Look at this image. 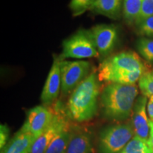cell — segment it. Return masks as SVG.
<instances>
[{"mask_svg": "<svg viewBox=\"0 0 153 153\" xmlns=\"http://www.w3.org/2000/svg\"><path fill=\"white\" fill-rule=\"evenodd\" d=\"M148 68L133 51H122L107 57L99 65V81L122 85H135Z\"/></svg>", "mask_w": 153, "mask_h": 153, "instance_id": "obj_1", "label": "cell"}, {"mask_svg": "<svg viewBox=\"0 0 153 153\" xmlns=\"http://www.w3.org/2000/svg\"><path fill=\"white\" fill-rule=\"evenodd\" d=\"M98 74L91 71L72 91L68 101V114L77 122L87 121L95 116L100 91Z\"/></svg>", "mask_w": 153, "mask_h": 153, "instance_id": "obj_2", "label": "cell"}, {"mask_svg": "<svg viewBox=\"0 0 153 153\" xmlns=\"http://www.w3.org/2000/svg\"><path fill=\"white\" fill-rule=\"evenodd\" d=\"M137 94L135 85L108 83L100 96L104 116L114 120H126L132 114Z\"/></svg>", "mask_w": 153, "mask_h": 153, "instance_id": "obj_3", "label": "cell"}, {"mask_svg": "<svg viewBox=\"0 0 153 153\" xmlns=\"http://www.w3.org/2000/svg\"><path fill=\"white\" fill-rule=\"evenodd\" d=\"M99 53L89 30H79L62 43L61 60L65 58L86 59L97 57Z\"/></svg>", "mask_w": 153, "mask_h": 153, "instance_id": "obj_4", "label": "cell"}, {"mask_svg": "<svg viewBox=\"0 0 153 153\" xmlns=\"http://www.w3.org/2000/svg\"><path fill=\"white\" fill-rule=\"evenodd\" d=\"M133 127L130 124L111 126L101 132L99 138L100 153H118L133 138Z\"/></svg>", "mask_w": 153, "mask_h": 153, "instance_id": "obj_5", "label": "cell"}, {"mask_svg": "<svg viewBox=\"0 0 153 153\" xmlns=\"http://www.w3.org/2000/svg\"><path fill=\"white\" fill-rule=\"evenodd\" d=\"M90 70L91 64L88 61L61 60V91L63 94L67 95L72 92V91L91 73Z\"/></svg>", "mask_w": 153, "mask_h": 153, "instance_id": "obj_6", "label": "cell"}, {"mask_svg": "<svg viewBox=\"0 0 153 153\" xmlns=\"http://www.w3.org/2000/svg\"><path fill=\"white\" fill-rule=\"evenodd\" d=\"M99 55L108 57L114 51L118 39L116 27L112 24H99L89 30Z\"/></svg>", "mask_w": 153, "mask_h": 153, "instance_id": "obj_7", "label": "cell"}, {"mask_svg": "<svg viewBox=\"0 0 153 153\" xmlns=\"http://www.w3.org/2000/svg\"><path fill=\"white\" fill-rule=\"evenodd\" d=\"M55 114L48 107L43 106L34 107L28 112L27 118L22 129L32 133L37 138L51 125Z\"/></svg>", "mask_w": 153, "mask_h": 153, "instance_id": "obj_8", "label": "cell"}, {"mask_svg": "<svg viewBox=\"0 0 153 153\" xmlns=\"http://www.w3.org/2000/svg\"><path fill=\"white\" fill-rule=\"evenodd\" d=\"M60 57L54 56V60L45 81L41 94V101L44 104H51L58 97L62 87Z\"/></svg>", "mask_w": 153, "mask_h": 153, "instance_id": "obj_9", "label": "cell"}, {"mask_svg": "<svg viewBox=\"0 0 153 153\" xmlns=\"http://www.w3.org/2000/svg\"><path fill=\"white\" fill-rule=\"evenodd\" d=\"M68 126V123L65 120V118L59 113L55 114L51 125L36 138L30 153H45V150L55 137Z\"/></svg>", "mask_w": 153, "mask_h": 153, "instance_id": "obj_10", "label": "cell"}, {"mask_svg": "<svg viewBox=\"0 0 153 153\" xmlns=\"http://www.w3.org/2000/svg\"><path fill=\"white\" fill-rule=\"evenodd\" d=\"M148 97L144 95L137 97L134 104L132 116L135 136L148 140L150 136V123L147 116Z\"/></svg>", "mask_w": 153, "mask_h": 153, "instance_id": "obj_11", "label": "cell"}, {"mask_svg": "<svg viewBox=\"0 0 153 153\" xmlns=\"http://www.w3.org/2000/svg\"><path fill=\"white\" fill-rule=\"evenodd\" d=\"M36 140L33 134L21 128L1 149V153H30Z\"/></svg>", "mask_w": 153, "mask_h": 153, "instance_id": "obj_12", "label": "cell"}, {"mask_svg": "<svg viewBox=\"0 0 153 153\" xmlns=\"http://www.w3.org/2000/svg\"><path fill=\"white\" fill-rule=\"evenodd\" d=\"M123 0H95L90 10L112 19H118L123 13Z\"/></svg>", "mask_w": 153, "mask_h": 153, "instance_id": "obj_13", "label": "cell"}, {"mask_svg": "<svg viewBox=\"0 0 153 153\" xmlns=\"http://www.w3.org/2000/svg\"><path fill=\"white\" fill-rule=\"evenodd\" d=\"M91 143L90 136L80 130L71 131L65 153H91Z\"/></svg>", "mask_w": 153, "mask_h": 153, "instance_id": "obj_14", "label": "cell"}, {"mask_svg": "<svg viewBox=\"0 0 153 153\" xmlns=\"http://www.w3.org/2000/svg\"><path fill=\"white\" fill-rule=\"evenodd\" d=\"M71 136V130L65 128L51 143L45 153H65Z\"/></svg>", "mask_w": 153, "mask_h": 153, "instance_id": "obj_15", "label": "cell"}, {"mask_svg": "<svg viewBox=\"0 0 153 153\" xmlns=\"http://www.w3.org/2000/svg\"><path fill=\"white\" fill-rule=\"evenodd\" d=\"M143 0H123V16L128 24L136 22L140 12Z\"/></svg>", "mask_w": 153, "mask_h": 153, "instance_id": "obj_16", "label": "cell"}, {"mask_svg": "<svg viewBox=\"0 0 153 153\" xmlns=\"http://www.w3.org/2000/svg\"><path fill=\"white\" fill-rule=\"evenodd\" d=\"M118 153H153L148 145V140H145L137 136H134L127 145Z\"/></svg>", "mask_w": 153, "mask_h": 153, "instance_id": "obj_17", "label": "cell"}, {"mask_svg": "<svg viewBox=\"0 0 153 153\" xmlns=\"http://www.w3.org/2000/svg\"><path fill=\"white\" fill-rule=\"evenodd\" d=\"M136 47L139 54L148 62L153 63V39L148 38H140Z\"/></svg>", "mask_w": 153, "mask_h": 153, "instance_id": "obj_18", "label": "cell"}, {"mask_svg": "<svg viewBox=\"0 0 153 153\" xmlns=\"http://www.w3.org/2000/svg\"><path fill=\"white\" fill-rule=\"evenodd\" d=\"M138 86L143 95L147 97L153 95V70L143 74L138 81Z\"/></svg>", "mask_w": 153, "mask_h": 153, "instance_id": "obj_19", "label": "cell"}, {"mask_svg": "<svg viewBox=\"0 0 153 153\" xmlns=\"http://www.w3.org/2000/svg\"><path fill=\"white\" fill-rule=\"evenodd\" d=\"M95 0H71L70 9L74 16H79L87 10H90Z\"/></svg>", "mask_w": 153, "mask_h": 153, "instance_id": "obj_20", "label": "cell"}, {"mask_svg": "<svg viewBox=\"0 0 153 153\" xmlns=\"http://www.w3.org/2000/svg\"><path fill=\"white\" fill-rule=\"evenodd\" d=\"M151 16H153V0H143L140 12L135 24L136 25L140 24L145 19Z\"/></svg>", "mask_w": 153, "mask_h": 153, "instance_id": "obj_21", "label": "cell"}, {"mask_svg": "<svg viewBox=\"0 0 153 153\" xmlns=\"http://www.w3.org/2000/svg\"><path fill=\"white\" fill-rule=\"evenodd\" d=\"M137 26L139 34L145 37H153V16L145 19Z\"/></svg>", "mask_w": 153, "mask_h": 153, "instance_id": "obj_22", "label": "cell"}, {"mask_svg": "<svg viewBox=\"0 0 153 153\" xmlns=\"http://www.w3.org/2000/svg\"><path fill=\"white\" fill-rule=\"evenodd\" d=\"M9 130L6 125L0 126V148L2 149L7 145L9 139Z\"/></svg>", "mask_w": 153, "mask_h": 153, "instance_id": "obj_23", "label": "cell"}, {"mask_svg": "<svg viewBox=\"0 0 153 153\" xmlns=\"http://www.w3.org/2000/svg\"><path fill=\"white\" fill-rule=\"evenodd\" d=\"M148 104H147V110H148V114L149 120L153 121V95L148 97Z\"/></svg>", "mask_w": 153, "mask_h": 153, "instance_id": "obj_24", "label": "cell"}, {"mask_svg": "<svg viewBox=\"0 0 153 153\" xmlns=\"http://www.w3.org/2000/svg\"><path fill=\"white\" fill-rule=\"evenodd\" d=\"M149 123H150V136L148 139V145L153 152V121L149 120Z\"/></svg>", "mask_w": 153, "mask_h": 153, "instance_id": "obj_25", "label": "cell"}]
</instances>
